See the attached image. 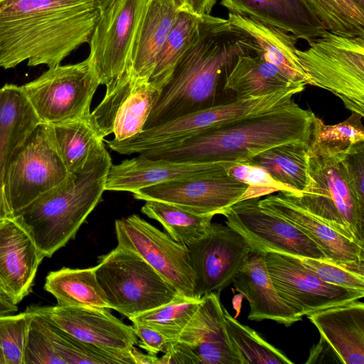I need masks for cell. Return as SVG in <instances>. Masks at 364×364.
Returning a JSON list of instances; mask_svg holds the SVG:
<instances>
[{
	"mask_svg": "<svg viewBox=\"0 0 364 364\" xmlns=\"http://www.w3.org/2000/svg\"><path fill=\"white\" fill-rule=\"evenodd\" d=\"M99 16L95 0H0V67L60 65L89 43Z\"/></svg>",
	"mask_w": 364,
	"mask_h": 364,
	"instance_id": "obj_1",
	"label": "cell"
},
{
	"mask_svg": "<svg viewBox=\"0 0 364 364\" xmlns=\"http://www.w3.org/2000/svg\"><path fill=\"white\" fill-rule=\"evenodd\" d=\"M257 50L251 37L228 19L198 16L193 38L160 90L144 129L215 105L222 76L240 56Z\"/></svg>",
	"mask_w": 364,
	"mask_h": 364,
	"instance_id": "obj_2",
	"label": "cell"
},
{
	"mask_svg": "<svg viewBox=\"0 0 364 364\" xmlns=\"http://www.w3.org/2000/svg\"><path fill=\"white\" fill-rule=\"evenodd\" d=\"M315 114L293 99L277 107L232 119L168 148L150 159L193 163H245L277 145L311 139Z\"/></svg>",
	"mask_w": 364,
	"mask_h": 364,
	"instance_id": "obj_3",
	"label": "cell"
},
{
	"mask_svg": "<svg viewBox=\"0 0 364 364\" xmlns=\"http://www.w3.org/2000/svg\"><path fill=\"white\" fill-rule=\"evenodd\" d=\"M112 159L105 149L79 173H70L12 218L44 257H51L75 237L105 191Z\"/></svg>",
	"mask_w": 364,
	"mask_h": 364,
	"instance_id": "obj_4",
	"label": "cell"
},
{
	"mask_svg": "<svg viewBox=\"0 0 364 364\" xmlns=\"http://www.w3.org/2000/svg\"><path fill=\"white\" fill-rule=\"evenodd\" d=\"M343 149L311 139L305 188L299 194L282 192L337 232L364 247V199L358 195L348 175Z\"/></svg>",
	"mask_w": 364,
	"mask_h": 364,
	"instance_id": "obj_5",
	"label": "cell"
},
{
	"mask_svg": "<svg viewBox=\"0 0 364 364\" xmlns=\"http://www.w3.org/2000/svg\"><path fill=\"white\" fill-rule=\"evenodd\" d=\"M308 44L296 50L308 85L332 92L364 117V38L325 31Z\"/></svg>",
	"mask_w": 364,
	"mask_h": 364,
	"instance_id": "obj_6",
	"label": "cell"
},
{
	"mask_svg": "<svg viewBox=\"0 0 364 364\" xmlns=\"http://www.w3.org/2000/svg\"><path fill=\"white\" fill-rule=\"evenodd\" d=\"M95 272L109 309L128 318L180 295L139 255L124 247L117 246L99 257Z\"/></svg>",
	"mask_w": 364,
	"mask_h": 364,
	"instance_id": "obj_7",
	"label": "cell"
},
{
	"mask_svg": "<svg viewBox=\"0 0 364 364\" xmlns=\"http://www.w3.org/2000/svg\"><path fill=\"white\" fill-rule=\"evenodd\" d=\"M304 90V85H299L265 96L235 99L144 129L129 139L105 141L110 149L124 155L168 148L226 122L282 105Z\"/></svg>",
	"mask_w": 364,
	"mask_h": 364,
	"instance_id": "obj_8",
	"label": "cell"
},
{
	"mask_svg": "<svg viewBox=\"0 0 364 364\" xmlns=\"http://www.w3.org/2000/svg\"><path fill=\"white\" fill-rule=\"evenodd\" d=\"M150 0H114L100 11L88 58L109 95L131 74L133 55Z\"/></svg>",
	"mask_w": 364,
	"mask_h": 364,
	"instance_id": "obj_9",
	"label": "cell"
},
{
	"mask_svg": "<svg viewBox=\"0 0 364 364\" xmlns=\"http://www.w3.org/2000/svg\"><path fill=\"white\" fill-rule=\"evenodd\" d=\"M100 85L87 58L77 63L48 68L21 87L40 122L54 125L90 117Z\"/></svg>",
	"mask_w": 364,
	"mask_h": 364,
	"instance_id": "obj_10",
	"label": "cell"
},
{
	"mask_svg": "<svg viewBox=\"0 0 364 364\" xmlns=\"http://www.w3.org/2000/svg\"><path fill=\"white\" fill-rule=\"evenodd\" d=\"M69 174L55 145L50 126L40 122L16 151L6 170L4 194L11 218Z\"/></svg>",
	"mask_w": 364,
	"mask_h": 364,
	"instance_id": "obj_11",
	"label": "cell"
},
{
	"mask_svg": "<svg viewBox=\"0 0 364 364\" xmlns=\"http://www.w3.org/2000/svg\"><path fill=\"white\" fill-rule=\"evenodd\" d=\"M117 246L139 255L181 296H195L196 277L187 246L137 215L115 221Z\"/></svg>",
	"mask_w": 364,
	"mask_h": 364,
	"instance_id": "obj_12",
	"label": "cell"
},
{
	"mask_svg": "<svg viewBox=\"0 0 364 364\" xmlns=\"http://www.w3.org/2000/svg\"><path fill=\"white\" fill-rule=\"evenodd\" d=\"M219 294L201 297V302L178 338L158 364H240L230 342Z\"/></svg>",
	"mask_w": 364,
	"mask_h": 364,
	"instance_id": "obj_13",
	"label": "cell"
},
{
	"mask_svg": "<svg viewBox=\"0 0 364 364\" xmlns=\"http://www.w3.org/2000/svg\"><path fill=\"white\" fill-rule=\"evenodd\" d=\"M267 271L279 296L299 318L327 308L359 300L364 291L325 282L298 257L268 252Z\"/></svg>",
	"mask_w": 364,
	"mask_h": 364,
	"instance_id": "obj_14",
	"label": "cell"
},
{
	"mask_svg": "<svg viewBox=\"0 0 364 364\" xmlns=\"http://www.w3.org/2000/svg\"><path fill=\"white\" fill-rule=\"evenodd\" d=\"M259 199L239 201L221 213L225 224L246 239L253 251L327 259L321 249L296 227L262 208Z\"/></svg>",
	"mask_w": 364,
	"mask_h": 364,
	"instance_id": "obj_15",
	"label": "cell"
},
{
	"mask_svg": "<svg viewBox=\"0 0 364 364\" xmlns=\"http://www.w3.org/2000/svg\"><path fill=\"white\" fill-rule=\"evenodd\" d=\"M196 277L195 296L220 295L253 250L248 241L234 229L210 223L205 232L187 246Z\"/></svg>",
	"mask_w": 364,
	"mask_h": 364,
	"instance_id": "obj_16",
	"label": "cell"
},
{
	"mask_svg": "<svg viewBox=\"0 0 364 364\" xmlns=\"http://www.w3.org/2000/svg\"><path fill=\"white\" fill-rule=\"evenodd\" d=\"M248 188L224 171L153 185L133 193V196L167 203L198 215L214 216L240 201Z\"/></svg>",
	"mask_w": 364,
	"mask_h": 364,
	"instance_id": "obj_17",
	"label": "cell"
},
{
	"mask_svg": "<svg viewBox=\"0 0 364 364\" xmlns=\"http://www.w3.org/2000/svg\"><path fill=\"white\" fill-rule=\"evenodd\" d=\"M27 309L81 342L133 359L131 350L138 341L133 326L123 323L108 309L59 305Z\"/></svg>",
	"mask_w": 364,
	"mask_h": 364,
	"instance_id": "obj_18",
	"label": "cell"
},
{
	"mask_svg": "<svg viewBox=\"0 0 364 364\" xmlns=\"http://www.w3.org/2000/svg\"><path fill=\"white\" fill-rule=\"evenodd\" d=\"M230 163H193L150 159L141 154L112 164L105 191L134 193L141 188L171 181L201 178L226 171Z\"/></svg>",
	"mask_w": 364,
	"mask_h": 364,
	"instance_id": "obj_19",
	"label": "cell"
},
{
	"mask_svg": "<svg viewBox=\"0 0 364 364\" xmlns=\"http://www.w3.org/2000/svg\"><path fill=\"white\" fill-rule=\"evenodd\" d=\"M259 205L300 230L321 249L327 260L364 274V247L308 213L283 192L259 199Z\"/></svg>",
	"mask_w": 364,
	"mask_h": 364,
	"instance_id": "obj_20",
	"label": "cell"
},
{
	"mask_svg": "<svg viewBox=\"0 0 364 364\" xmlns=\"http://www.w3.org/2000/svg\"><path fill=\"white\" fill-rule=\"evenodd\" d=\"M45 257L13 218L0 219V291L17 305L31 291Z\"/></svg>",
	"mask_w": 364,
	"mask_h": 364,
	"instance_id": "obj_21",
	"label": "cell"
},
{
	"mask_svg": "<svg viewBox=\"0 0 364 364\" xmlns=\"http://www.w3.org/2000/svg\"><path fill=\"white\" fill-rule=\"evenodd\" d=\"M232 283L248 301L249 320H271L286 326L302 320L279 296L267 269L265 253L252 250Z\"/></svg>",
	"mask_w": 364,
	"mask_h": 364,
	"instance_id": "obj_22",
	"label": "cell"
},
{
	"mask_svg": "<svg viewBox=\"0 0 364 364\" xmlns=\"http://www.w3.org/2000/svg\"><path fill=\"white\" fill-rule=\"evenodd\" d=\"M341 363H364V304L353 301L307 316Z\"/></svg>",
	"mask_w": 364,
	"mask_h": 364,
	"instance_id": "obj_23",
	"label": "cell"
},
{
	"mask_svg": "<svg viewBox=\"0 0 364 364\" xmlns=\"http://www.w3.org/2000/svg\"><path fill=\"white\" fill-rule=\"evenodd\" d=\"M39 123L21 86L6 84L0 88V219L11 218L4 194L9 164Z\"/></svg>",
	"mask_w": 364,
	"mask_h": 364,
	"instance_id": "obj_24",
	"label": "cell"
},
{
	"mask_svg": "<svg viewBox=\"0 0 364 364\" xmlns=\"http://www.w3.org/2000/svg\"><path fill=\"white\" fill-rule=\"evenodd\" d=\"M229 13L282 29L307 43L326 30L304 0H220Z\"/></svg>",
	"mask_w": 364,
	"mask_h": 364,
	"instance_id": "obj_25",
	"label": "cell"
},
{
	"mask_svg": "<svg viewBox=\"0 0 364 364\" xmlns=\"http://www.w3.org/2000/svg\"><path fill=\"white\" fill-rule=\"evenodd\" d=\"M230 23L251 37L256 53L277 66L294 81L308 85L296 55L298 38L282 29L239 14L229 13Z\"/></svg>",
	"mask_w": 364,
	"mask_h": 364,
	"instance_id": "obj_26",
	"label": "cell"
},
{
	"mask_svg": "<svg viewBox=\"0 0 364 364\" xmlns=\"http://www.w3.org/2000/svg\"><path fill=\"white\" fill-rule=\"evenodd\" d=\"M299 85L257 53L240 56L225 79L224 90L244 100L276 93Z\"/></svg>",
	"mask_w": 364,
	"mask_h": 364,
	"instance_id": "obj_27",
	"label": "cell"
},
{
	"mask_svg": "<svg viewBox=\"0 0 364 364\" xmlns=\"http://www.w3.org/2000/svg\"><path fill=\"white\" fill-rule=\"evenodd\" d=\"M178 12L171 0H150L133 55L131 73L134 78L149 80Z\"/></svg>",
	"mask_w": 364,
	"mask_h": 364,
	"instance_id": "obj_28",
	"label": "cell"
},
{
	"mask_svg": "<svg viewBox=\"0 0 364 364\" xmlns=\"http://www.w3.org/2000/svg\"><path fill=\"white\" fill-rule=\"evenodd\" d=\"M50 126L56 149L70 173L80 172L106 149L104 138L90 116Z\"/></svg>",
	"mask_w": 364,
	"mask_h": 364,
	"instance_id": "obj_29",
	"label": "cell"
},
{
	"mask_svg": "<svg viewBox=\"0 0 364 364\" xmlns=\"http://www.w3.org/2000/svg\"><path fill=\"white\" fill-rule=\"evenodd\" d=\"M44 289L62 306L109 309L98 284L95 267L85 269L62 268L49 272Z\"/></svg>",
	"mask_w": 364,
	"mask_h": 364,
	"instance_id": "obj_30",
	"label": "cell"
},
{
	"mask_svg": "<svg viewBox=\"0 0 364 364\" xmlns=\"http://www.w3.org/2000/svg\"><path fill=\"white\" fill-rule=\"evenodd\" d=\"M310 140L274 146L255 155L243 164L265 169L277 181L299 194L307 183Z\"/></svg>",
	"mask_w": 364,
	"mask_h": 364,
	"instance_id": "obj_31",
	"label": "cell"
},
{
	"mask_svg": "<svg viewBox=\"0 0 364 364\" xmlns=\"http://www.w3.org/2000/svg\"><path fill=\"white\" fill-rule=\"evenodd\" d=\"M30 311L65 364H134L132 358L109 353L81 342L42 316Z\"/></svg>",
	"mask_w": 364,
	"mask_h": 364,
	"instance_id": "obj_32",
	"label": "cell"
},
{
	"mask_svg": "<svg viewBox=\"0 0 364 364\" xmlns=\"http://www.w3.org/2000/svg\"><path fill=\"white\" fill-rule=\"evenodd\" d=\"M159 93L160 90L149 80L136 79L131 93L116 111L112 123L113 139L124 140L144 131Z\"/></svg>",
	"mask_w": 364,
	"mask_h": 364,
	"instance_id": "obj_33",
	"label": "cell"
},
{
	"mask_svg": "<svg viewBox=\"0 0 364 364\" xmlns=\"http://www.w3.org/2000/svg\"><path fill=\"white\" fill-rule=\"evenodd\" d=\"M198 16L189 10H179L173 25L156 60L149 82L161 90L168 80L176 63L191 44Z\"/></svg>",
	"mask_w": 364,
	"mask_h": 364,
	"instance_id": "obj_34",
	"label": "cell"
},
{
	"mask_svg": "<svg viewBox=\"0 0 364 364\" xmlns=\"http://www.w3.org/2000/svg\"><path fill=\"white\" fill-rule=\"evenodd\" d=\"M141 211L160 223L173 240L186 246L205 232L213 217L195 215L176 205L151 200H145Z\"/></svg>",
	"mask_w": 364,
	"mask_h": 364,
	"instance_id": "obj_35",
	"label": "cell"
},
{
	"mask_svg": "<svg viewBox=\"0 0 364 364\" xmlns=\"http://www.w3.org/2000/svg\"><path fill=\"white\" fill-rule=\"evenodd\" d=\"M226 331L240 364H293L281 350L232 317L223 307Z\"/></svg>",
	"mask_w": 364,
	"mask_h": 364,
	"instance_id": "obj_36",
	"label": "cell"
},
{
	"mask_svg": "<svg viewBox=\"0 0 364 364\" xmlns=\"http://www.w3.org/2000/svg\"><path fill=\"white\" fill-rule=\"evenodd\" d=\"M324 29L334 34L364 38V9L354 0H304Z\"/></svg>",
	"mask_w": 364,
	"mask_h": 364,
	"instance_id": "obj_37",
	"label": "cell"
},
{
	"mask_svg": "<svg viewBox=\"0 0 364 364\" xmlns=\"http://www.w3.org/2000/svg\"><path fill=\"white\" fill-rule=\"evenodd\" d=\"M201 302L200 299L178 296L171 301L129 318L147 326L175 341Z\"/></svg>",
	"mask_w": 364,
	"mask_h": 364,
	"instance_id": "obj_38",
	"label": "cell"
},
{
	"mask_svg": "<svg viewBox=\"0 0 364 364\" xmlns=\"http://www.w3.org/2000/svg\"><path fill=\"white\" fill-rule=\"evenodd\" d=\"M363 116L352 112L346 120L333 125H328L315 116L311 139L313 141L338 149L360 142H364Z\"/></svg>",
	"mask_w": 364,
	"mask_h": 364,
	"instance_id": "obj_39",
	"label": "cell"
},
{
	"mask_svg": "<svg viewBox=\"0 0 364 364\" xmlns=\"http://www.w3.org/2000/svg\"><path fill=\"white\" fill-rule=\"evenodd\" d=\"M32 313L0 316V348L6 364H23V351Z\"/></svg>",
	"mask_w": 364,
	"mask_h": 364,
	"instance_id": "obj_40",
	"label": "cell"
},
{
	"mask_svg": "<svg viewBox=\"0 0 364 364\" xmlns=\"http://www.w3.org/2000/svg\"><path fill=\"white\" fill-rule=\"evenodd\" d=\"M226 173L237 181L248 185L249 188L241 200L260 198L279 191L297 194L289 187L275 181L265 169L257 166L232 163L227 166Z\"/></svg>",
	"mask_w": 364,
	"mask_h": 364,
	"instance_id": "obj_41",
	"label": "cell"
},
{
	"mask_svg": "<svg viewBox=\"0 0 364 364\" xmlns=\"http://www.w3.org/2000/svg\"><path fill=\"white\" fill-rule=\"evenodd\" d=\"M299 258L308 269L325 282L364 291V274L353 272L327 259Z\"/></svg>",
	"mask_w": 364,
	"mask_h": 364,
	"instance_id": "obj_42",
	"label": "cell"
},
{
	"mask_svg": "<svg viewBox=\"0 0 364 364\" xmlns=\"http://www.w3.org/2000/svg\"><path fill=\"white\" fill-rule=\"evenodd\" d=\"M23 360V364H65L35 321L33 314L27 333Z\"/></svg>",
	"mask_w": 364,
	"mask_h": 364,
	"instance_id": "obj_43",
	"label": "cell"
},
{
	"mask_svg": "<svg viewBox=\"0 0 364 364\" xmlns=\"http://www.w3.org/2000/svg\"><path fill=\"white\" fill-rule=\"evenodd\" d=\"M343 160L354 189L364 199V142L344 149Z\"/></svg>",
	"mask_w": 364,
	"mask_h": 364,
	"instance_id": "obj_44",
	"label": "cell"
},
{
	"mask_svg": "<svg viewBox=\"0 0 364 364\" xmlns=\"http://www.w3.org/2000/svg\"><path fill=\"white\" fill-rule=\"evenodd\" d=\"M134 331L140 342L139 346L149 354L156 355L159 352L165 353L170 346V341L157 331L144 324L132 322Z\"/></svg>",
	"mask_w": 364,
	"mask_h": 364,
	"instance_id": "obj_45",
	"label": "cell"
},
{
	"mask_svg": "<svg viewBox=\"0 0 364 364\" xmlns=\"http://www.w3.org/2000/svg\"><path fill=\"white\" fill-rule=\"evenodd\" d=\"M340 363L336 355L326 342L320 338L319 342L314 346L310 351V355L306 363Z\"/></svg>",
	"mask_w": 364,
	"mask_h": 364,
	"instance_id": "obj_46",
	"label": "cell"
},
{
	"mask_svg": "<svg viewBox=\"0 0 364 364\" xmlns=\"http://www.w3.org/2000/svg\"><path fill=\"white\" fill-rule=\"evenodd\" d=\"M217 0H190L193 13L198 16L210 14Z\"/></svg>",
	"mask_w": 364,
	"mask_h": 364,
	"instance_id": "obj_47",
	"label": "cell"
},
{
	"mask_svg": "<svg viewBox=\"0 0 364 364\" xmlns=\"http://www.w3.org/2000/svg\"><path fill=\"white\" fill-rule=\"evenodd\" d=\"M134 364H158L159 358L151 354L139 352L135 347L131 350Z\"/></svg>",
	"mask_w": 364,
	"mask_h": 364,
	"instance_id": "obj_48",
	"label": "cell"
},
{
	"mask_svg": "<svg viewBox=\"0 0 364 364\" xmlns=\"http://www.w3.org/2000/svg\"><path fill=\"white\" fill-rule=\"evenodd\" d=\"M18 310L17 305L11 302H0V316L11 314Z\"/></svg>",
	"mask_w": 364,
	"mask_h": 364,
	"instance_id": "obj_49",
	"label": "cell"
},
{
	"mask_svg": "<svg viewBox=\"0 0 364 364\" xmlns=\"http://www.w3.org/2000/svg\"><path fill=\"white\" fill-rule=\"evenodd\" d=\"M178 10H189L192 11L190 0H171Z\"/></svg>",
	"mask_w": 364,
	"mask_h": 364,
	"instance_id": "obj_50",
	"label": "cell"
},
{
	"mask_svg": "<svg viewBox=\"0 0 364 364\" xmlns=\"http://www.w3.org/2000/svg\"><path fill=\"white\" fill-rule=\"evenodd\" d=\"M114 0H95L100 11L109 6Z\"/></svg>",
	"mask_w": 364,
	"mask_h": 364,
	"instance_id": "obj_51",
	"label": "cell"
},
{
	"mask_svg": "<svg viewBox=\"0 0 364 364\" xmlns=\"http://www.w3.org/2000/svg\"><path fill=\"white\" fill-rule=\"evenodd\" d=\"M11 302L1 291H0V302Z\"/></svg>",
	"mask_w": 364,
	"mask_h": 364,
	"instance_id": "obj_52",
	"label": "cell"
},
{
	"mask_svg": "<svg viewBox=\"0 0 364 364\" xmlns=\"http://www.w3.org/2000/svg\"><path fill=\"white\" fill-rule=\"evenodd\" d=\"M0 364H6L1 348H0Z\"/></svg>",
	"mask_w": 364,
	"mask_h": 364,
	"instance_id": "obj_53",
	"label": "cell"
},
{
	"mask_svg": "<svg viewBox=\"0 0 364 364\" xmlns=\"http://www.w3.org/2000/svg\"><path fill=\"white\" fill-rule=\"evenodd\" d=\"M362 9H364V0H354Z\"/></svg>",
	"mask_w": 364,
	"mask_h": 364,
	"instance_id": "obj_54",
	"label": "cell"
}]
</instances>
